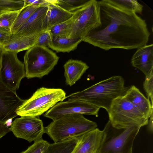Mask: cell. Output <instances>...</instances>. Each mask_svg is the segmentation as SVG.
Instances as JSON below:
<instances>
[{
  "label": "cell",
  "instance_id": "cell-1",
  "mask_svg": "<svg viewBox=\"0 0 153 153\" xmlns=\"http://www.w3.org/2000/svg\"><path fill=\"white\" fill-rule=\"evenodd\" d=\"M98 2L100 25L87 33L82 41L105 51L138 49L147 45L150 33L145 20L109 0Z\"/></svg>",
  "mask_w": 153,
  "mask_h": 153
},
{
  "label": "cell",
  "instance_id": "cell-2",
  "mask_svg": "<svg viewBox=\"0 0 153 153\" xmlns=\"http://www.w3.org/2000/svg\"><path fill=\"white\" fill-rule=\"evenodd\" d=\"M128 88L121 76H114L102 80L81 91L66 97L68 100H82L105 109L108 113L113 101L124 96Z\"/></svg>",
  "mask_w": 153,
  "mask_h": 153
},
{
  "label": "cell",
  "instance_id": "cell-3",
  "mask_svg": "<svg viewBox=\"0 0 153 153\" xmlns=\"http://www.w3.org/2000/svg\"><path fill=\"white\" fill-rule=\"evenodd\" d=\"M97 126L95 122L86 119L82 114H71L53 120L45 127V133L54 143H57L78 138Z\"/></svg>",
  "mask_w": 153,
  "mask_h": 153
},
{
  "label": "cell",
  "instance_id": "cell-4",
  "mask_svg": "<svg viewBox=\"0 0 153 153\" xmlns=\"http://www.w3.org/2000/svg\"><path fill=\"white\" fill-rule=\"evenodd\" d=\"M140 127L117 128L108 120L102 131V138L96 153H132L134 141Z\"/></svg>",
  "mask_w": 153,
  "mask_h": 153
},
{
  "label": "cell",
  "instance_id": "cell-5",
  "mask_svg": "<svg viewBox=\"0 0 153 153\" xmlns=\"http://www.w3.org/2000/svg\"><path fill=\"white\" fill-rule=\"evenodd\" d=\"M66 93L60 88L42 87L25 100L16 111L17 116L39 117L57 103L66 99Z\"/></svg>",
  "mask_w": 153,
  "mask_h": 153
},
{
  "label": "cell",
  "instance_id": "cell-6",
  "mask_svg": "<svg viewBox=\"0 0 153 153\" xmlns=\"http://www.w3.org/2000/svg\"><path fill=\"white\" fill-rule=\"evenodd\" d=\"M59 59L47 47L35 45L27 51L24 57L25 77L42 78L53 70Z\"/></svg>",
  "mask_w": 153,
  "mask_h": 153
},
{
  "label": "cell",
  "instance_id": "cell-7",
  "mask_svg": "<svg viewBox=\"0 0 153 153\" xmlns=\"http://www.w3.org/2000/svg\"><path fill=\"white\" fill-rule=\"evenodd\" d=\"M108 113L112 126L118 128L131 126L141 127L147 125L149 120L124 95L113 101Z\"/></svg>",
  "mask_w": 153,
  "mask_h": 153
},
{
  "label": "cell",
  "instance_id": "cell-8",
  "mask_svg": "<svg viewBox=\"0 0 153 153\" xmlns=\"http://www.w3.org/2000/svg\"><path fill=\"white\" fill-rule=\"evenodd\" d=\"M73 22L68 37H83L100 25L98 1L89 0L82 7L74 12Z\"/></svg>",
  "mask_w": 153,
  "mask_h": 153
},
{
  "label": "cell",
  "instance_id": "cell-9",
  "mask_svg": "<svg viewBox=\"0 0 153 153\" xmlns=\"http://www.w3.org/2000/svg\"><path fill=\"white\" fill-rule=\"evenodd\" d=\"M0 51L1 64L0 80L7 88L16 92L22 80L25 77L24 64L18 58L17 53Z\"/></svg>",
  "mask_w": 153,
  "mask_h": 153
},
{
  "label": "cell",
  "instance_id": "cell-10",
  "mask_svg": "<svg viewBox=\"0 0 153 153\" xmlns=\"http://www.w3.org/2000/svg\"><path fill=\"white\" fill-rule=\"evenodd\" d=\"M10 128L16 137L29 143L42 139L45 133V127L39 117H20L12 122Z\"/></svg>",
  "mask_w": 153,
  "mask_h": 153
},
{
  "label": "cell",
  "instance_id": "cell-11",
  "mask_svg": "<svg viewBox=\"0 0 153 153\" xmlns=\"http://www.w3.org/2000/svg\"><path fill=\"white\" fill-rule=\"evenodd\" d=\"M100 108L82 100L70 99L57 103L47 111L44 116L52 120L71 114L93 115L98 117Z\"/></svg>",
  "mask_w": 153,
  "mask_h": 153
},
{
  "label": "cell",
  "instance_id": "cell-12",
  "mask_svg": "<svg viewBox=\"0 0 153 153\" xmlns=\"http://www.w3.org/2000/svg\"><path fill=\"white\" fill-rule=\"evenodd\" d=\"M25 100L0 80V122L6 124L8 120L17 116V110Z\"/></svg>",
  "mask_w": 153,
  "mask_h": 153
},
{
  "label": "cell",
  "instance_id": "cell-13",
  "mask_svg": "<svg viewBox=\"0 0 153 153\" xmlns=\"http://www.w3.org/2000/svg\"><path fill=\"white\" fill-rule=\"evenodd\" d=\"M48 5L40 6L28 20L11 35V37L38 34L44 30V24Z\"/></svg>",
  "mask_w": 153,
  "mask_h": 153
},
{
  "label": "cell",
  "instance_id": "cell-14",
  "mask_svg": "<svg viewBox=\"0 0 153 153\" xmlns=\"http://www.w3.org/2000/svg\"><path fill=\"white\" fill-rule=\"evenodd\" d=\"M103 132L96 128L78 138L71 153H96L100 144Z\"/></svg>",
  "mask_w": 153,
  "mask_h": 153
},
{
  "label": "cell",
  "instance_id": "cell-15",
  "mask_svg": "<svg viewBox=\"0 0 153 153\" xmlns=\"http://www.w3.org/2000/svg\"><path fill=\"white\" fill-rule=\"evenodd\" d=\"M133 66L147 76L153 71V45H146L137 49L131 60Z\"/></svg>",
  "mask_w": 153,
  "mask_h": 153
},
{
  "label": "cell",
  "instance_id": "cell-16",
  "mask_svg": "<svg viewBox=\"0 0 153 153\" xmlns=\"http://www.w3.org/2000/svg\"><path fill=\"white\" fill-rule=\"evenodd\" d=\"M124 96L147 119L153 114V105L149 99L147 98L134 85L128 88Z\"/></svg>",
  "mask_w": 153,
  "mask_h": 153
},
{
  "label": "cell",
  "instance_id": "cell-17",
  "mask_svg": "<svg viewBox=\"0 0 153 153\" xmlns=\"http://www.w3.org/2000/svg\"><path fill=\"white\" fill-rule=\"evenodd\" d=\"M38 34L11 37L3 45L0 50L3 51L18 53L28 50L36 45Z\"/></svg>",
  "mask_w": 153,
  "mask_h": 153
},
{
  "label": "cell",
  "instance_id": "cell-18",
  "mask_svg": "<svg viewBox=\"0 0 153 153\" xmlns=\"http://www.w3.org/2000/svg\"><path fill=\"white\" fill-rule=\"evenodd\" d=\"M48 5L47 11L44 24V30L66 21L71 19L73 12L65 10L59 6L51 2Z\"/></svg>",
  "mask_w": 153,
  "mask_h": 153
},
{
  "label": "cell",
  "instance_id": "cell-19",
  "mask_svg": "<svg viewBox=\"0 0 153 153\" xmlns=\"http://www.w3.org/2000/svg\"><path fill=\"white\" fill-rule=\"evenodd\" d=\"M64 76L67 85L71 86L79 79L89 67L85 62L70 59L64 65Z\"/></svg>",
  "mask_w": 153,
  "mask_h": 153
},
{
  "label": "cell",
  "instance_id": "cell-20",
  "mask_svg": "<svg viewBox=\"0 0 153 153\" xmlns=\"http://www.w3.org/2000/svg\"><path fill=\"white\" fill-rule=\"evenodd\" d=\"M82 41L81 37H53L48 47L57 52L69 53L75 49Z\"/></svg>",
  "mask_w": 153,
  "mask_h": 153
},
{
  "label": "cell",
  "instance_id": "cell-21",
  "mask_svg": "<svg viewBox=\"0 0 153 153\" xmlns=\"http://www.w3.org/2000/svg\"><path fill=\"white\" fill-rule=\"evenodd\" d=\"M74 138L50 144L43 153H71L78 140Z\"/></svg>",
  "mask_w": 153,
  "mask_h": 153
},
{
  "label": "cell",
  "instance_id": "cell-22",
  "mask_svg": "<svg viewBox=\"0 0 153 153\" xmlns=\"http://www.w3.org/2000/svg\"><path fill=\"white\" fill-rule=\"evenodd\" d=\"M23 10L0 12V31L11 34L14 23Z\"/></svg>",
  "mask_w": 153,
  "mask_h": 153
},
{
  "label": "cell",
  "instance_id": "cell-23",
  "mask_svg": "<svg viewBox=\"0 0 153 153\" xmlns=\"http://www.w3.org/2000/svg\"><path fill=\"white\" fill-rule=\"evenodd\" d=\"M73 21L72 16L69 20L48 28V30L51 34V37H68Z\"/></svg>",
  "mask_w": 153,
  "mask_h": 153
},
{
  "label": "cell",
  "instance_id": "cell-24",
  "mask_svg": "<svg viewBox=\"0 0 153 153\" xmlns=\"http://www.w3.org/2000/svg\"><path fill=\"white\" fill-rule=\"evenodd\" d=\"M113 4L122 9L141 14L143 6L137 0H109Z\"/></svg>",
  "mask_w": 153,
  "mask_h": 153
},
{
  "label": "cell",
  "instance_id": "cell-25",
  "mask_svg": "<svg viewBox=\"0 0 153 153\" xmlns=\"http://www.w3.org/2000/svg\"><path fill=\"white\" fill-rule=\"evenodd\" d=\"M89 0H50L65 10L73 12L84 6Z\"/></svg>",
  "mask_w": 153,
  "mask_h": 153
},
{
  "label": "cell",
  "instance_id": "cell-26",
  "mask_svg": "<svg viewBox=\"0 0 153 153\" xmlns=\"http://www.w3.org/2000/svg\"><path fill=\"white\" fill-rule=\"evenodd\" d=\"M40 6L29 5L22 10L12 27L11 30V35L28 20L35 11Z\"/></svg>",
  "mask_w": 153,
  "mask_h": 153
},
{
  "label": "cell",
  "instance_id": "cell-27",
  "mask_svg": "<svg viewBox=\"0 0 153 153\" xmlns=\"http://www.w3.org/2000/svg\"><path fill=\"white\" fill-rule=\"evenodd\" d=\"M24 0H0V12L24 9Z\"/></svg>",
  "mask_w": 153,
  "mask_h": 153
},
{
  "label": "cell",
  "instance_id": "cell-28",
  "mask_svg": "<svg viewBox=\"0 0 153 153\" xmlns=\"http://www.w3.org/2000/svg\"><path fill=\"white\" fill-rule=\"evenodd\" d=\"M49 144L47 141L42 139L34 142L26 150L20 153H43Z\"/></svg>",
  "mask_w": 153,
  "mask_h": 153
},
{
  "label": "cell",
  "instance_id": "cell-29",
  "mask_svg": "<svg viewBox=\"0 0 153 153\" xmlns=\"http://www.w3.org/2000/svg\"><path fill=\"white\" fill-rule=\"evenodd\" d=\"M143 87L148 98L151 99V104L153 105V71L146 76Z\"/></svg>",
  "mask_w": 153,
  "mask_h": 153
},
{
  "label": "cell",
  "instance_id": "cell-30",
  "mask_svg": "<svg viewBox=\"0 0 153 153\" xmlns=\"http://www.w3.org/2000/svg\"><path fill=\"white\" fill-rule=\"evenodd\" d=\"M51 40V36L48 30H43L38 34L36 45L48 47Z\"/></svg>",
  "mask_w": 153,
  "mask_h": 153
},
{
  "label": "cell",
  "instance_id": "cell-31",
  "mask_svg": "<svg viewBox=\"0 0 153 153\" xmlns=\"http://www.w3.org/2000/svg\"><path fill=\"white\" fill-rule=\"evenodd\" d=\"M24 9L29 5L36 6L47 5L50 3V0H24Z\"/></svg>",
  "mask_w": 153,
  "mask_h": 153
},
{
  "label": "cell",
  "instance_id": "cell-32",
  "mask_svg": "<svg viewBox=\"0 0 153 153\" xmlns=\"http://www.w3.org/2000/svg\"><path fill=\"white\" fill-rule=\"evenodd\" d=\"M10 131V128L5 123L0 122V139Z\"/></svg>",
  "mask_w": 153,
  "mask_h": 153
},
{
  "label": "cell",
  "instance_id": "cell-33",
  "mask_svg": "<svg viewBox=\"0 0 153 153\" xmlns=\"http://www.w3.org/2000/svg\"><path fill=\"white\" fill-rule=\"evenodd\" d=\"M11 37L10 33L0 31V46L8 41Z\"/></svg>",
  "mask_w": 153,
  "mask_h": 153
},
{
  "label": "cell",
  "instance_id": "cell-34",
  "mask_svg": "<svg viewBox=\"0 0 153 153\" xmlns=\"http://www.w3.org/2000/svg\"><path fill=\"white\" fill-rule=\"evenodd\" d=\"M153 114L150 116L148 120L147 125L149 130L151 132L153 131Z\"/></svg>",
  "mask_w": 153,
  "mask_h": 153
},
{
  "label": "cell",
  "instance_id": "cell-35",
  "mask_svg": "<svg viewBox=\"0 0 153 153\" xmlns=\"http://www.w3.org/2000/svg\"><path fill=\"white\" fill-rule=\"evenodd\" d=\"M1 51L0 50V73L1 68Z\"/></svg>",
  "mask_w": 153,
  "mask_h": 153
}]
</instances>
